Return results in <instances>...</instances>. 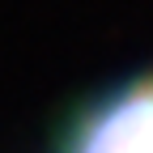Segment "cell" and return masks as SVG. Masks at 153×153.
Listing matches in <instances>:
<instances>
[{"label": "cell", "mask_w": 153, "mask_h": 153, "mask_svg": "<svg viewBox=\"0 0 153 153\" xmlns=\"http://www.w3.org/2000/svg\"><path fill=\"white\" fill-rule=\"evenodd\" d=\"M60 153H153V76L128 81L85 106Z\"/></svg>", "instance_id": "6da1fadb"}]
</instances>
